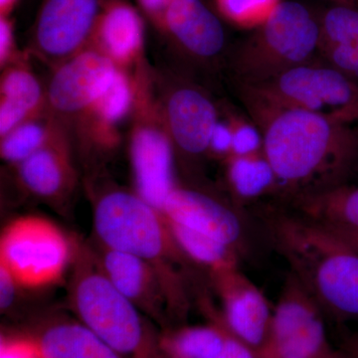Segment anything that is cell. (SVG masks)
Returning <instances> with one entry per match:
<instances>
[{
  "label": "cell",
  "instance_id": "cell-1",
  "mask_svg": "<svg viewBox=\"0 0 358 358\" xmlns=\"http://www.w3.org/2000/svg\"><path fill=\"white\" fill-rule=\"evenodd\" d=\"M353 124L307 110H284L257 122L277 182L273 199L289 204L348 182L358 160Z\"/></svg>",
  "mask_w": 358,
  "mask_h": 358
},
{
  "label": "cell",
  "instance_id": "cell-2",
  "mask_svg": "<svg viewBox=\"0 0 358 358\" xmlns=\"http://www.w3.org/2000/svg\"><path fill=\"white\" fill-rule=\"evenodd\" d=\"M258 216L320 310L338 320H358L357 250L324 224L277 200L261 204Z\"/></svg>",
  "mask_w": 358,
  "mask_h": 358
},
{
  "label": "cell",
  "instance_id": "cell-3",
  "mask_svg": "<svg viewBox=\"0 0 358 358\" xmlns=\"http://www.w3.org/2000/svg\"><path fill=\"white\" fill-rule=\"evenodd\" d=\"M94 229L105 248L131 254L150 264L164 282L169 313L178 320L185 317L189 303L174 264L187 258L173 239L162 212L138 194L109 192L96 202Z\"/></svg>",
  "mask_w": 358,
  "mask_h": 358
},
{
  "label": "cell",
  "instance_id": "cell-4",
  "mask_svg": "<svg viewBox=\"0 0 358 358\" xmlns=\"http://www.w3.org/2000/svg\"><path fill=\"white\" fill-rule=\"evenodd\" d=\"M71 286L78 319L122 358H162L159 334L147 315L122 296L100 267L84 257Z\"/></svg>",
  "mask_w": 358,
  "mask_h": 358
},
{
  "label": "cell",
  "instance_id": "cell-5",
  "mask_svg": "<svg viewBox=\"0 0 358 358\" xmlns=\"http://www.w3.org/2000/svg\"><path fill=\"white\" fill-rule=\"evenodd\" d=\"M319 17L296 1H281L233 56L236 84H255L315 60Z\"/></svg>",
  "mask_w": 358,
  "mask_h": 358
},
{
  "label": "cell",
  "instance_id": "cell-6",
  "mask_svg": "<svg viewBox=\"0 0 358 358\" xmlns=\"http://www.w3.org/2000/svg\"><path fill=\"white\" fill-rule=\"evenodd\" d=\"M250 120L257 124L284 110L331 115L358 96V85L326 63L296 66L255 84H236Z\"/></svg>",
  "mask_w": 358,
  "mask_h": 358
},
{
  "label": "cell",
  "instance_id": "cell-7",
  "mask_svg": "<svg viewBox=\"0 0 358 358\" xmlns=\"http://www.w3.org/2000/svg\"><path fill=\"white\" fill-rule=\"evenodd\" d=\"M70 258L67 238L45 219L20 218L2 233L0 266L23 288H39L58 281Z\"/></svg>",
  "mask_w": 358,
  "mask_h": 358
},
{
  "label": "cell",
  "instance_id": "cell-8",
  "mask_svg": "<svg viewBox=\"0 0 358 358\" xmlns=\"http://www.w3.org/2000/svg\"><path fill=\"white\" fill-rule=\"evenodd\" d=\"M334 352L322 310L289 272L257 358H327Z\"/></svg>",
  "mask_w": 358,
  "mask_h": 358
},
{
  "label": "cell",
  "instance_id": "cell-9",
  "mask_svg": "<svg viewBox=\"0 0 358 358\" xmlns=\"http://www.w3.org/2000/svg\"><path fill=\"white\" fill-rule=\"evenodd\" d=\"M209 272L222 303L220 313L224 324L231 334L257 353L267 338L272 320L267 299L238 268L237 264Z\"/></svg>",
  "mask_w": 358,
  "mask_h": 358
},
{
  "label": "cell",
  "instance_id": "cell-10",
  "mask_svg": "<svg viewBox=\"0 0 358 358\" xmlns=\"http://www.w3.org/2000/svg\"><path fill=\"white\" fill-rule=\"evenodd\" d=\"M99 267L141 313L166 327L169 296L162 278L150 264L131 254L105 248Z\"/></svg>",
  "mask_w": 358,
  "mask_h": 358
},
{
  "label": "cell",
  "instance_id": "cell-11",
  "mask_svg": "<svg viewBox=\"0 0 358 358\" xmlns=\"http://www.w3.org/2000/svg\"><path fill=\"white\" fill-rule=\"evenodd\" d=\"M162 213L166 220L201 233L238 250L243 237L241 221L230 207L197 190L174 187Z\"/></svg>",
  "mask_w": 358,
  "mask_h": 358
},
{
  "label": "cell",
  "instance_id": "cell-12",
  "mask_svg": "<svg viewBox=\"0 0 358 358\" xmlns=\"http://www.w3.org/2000/svg\"><path fill=\"white\" fill-rule=\"evenodd\" d=\"M117 71L109 56L84 52L54 75L49 87V101L56 110L65 113L93 107Z\"/></svg>",
  "mask_w": 358,
  "mask_h": 358
},
{
  "label": "cell",
  "instance_id": "cell-13",
  "mask_svg": "<svg viewBox=\"0 0 358 358\" xmlns=\"http://www.w3.org/2000/svg\"><path fill=\"white\" fill-rule=\"evenodd\" d=\"M99 0H45L36 23L44 53L65 56L84 43L96 22Z\"/></svg>",
  "mask_w": 358,
  "mask_h": 358
},
{
  "label": "cell",
  "instance_id": "cell-14",
  "mask_svg": "<svg viewBox=\"0 0 358 358\" xmlns=\"http://www.w3.org/2000/svg\"><path fill=\"white\" fill-rule=\"evenodd\" d=\"M131 152L138 195L162 212L176 187L173 150L169 138L157 129H140L134 134Z\"/></svg>",
  "mask_w": 358,
  "mask_h": 358
},
{
  "label": "cell",
  "instance_id": "cell-15",
  "mask_svg": "<svg viewBox=\"0 0 358 358\" xmlns=\"http://www.w3.org/2000/svg\"><path fill=\"white\" fill-rule=\"evenodd\" d=\"M167 122L174 143L190 155L204 154L210 148L218 121L217 110L201 92L176 90L167 102Z\"/></svg>",
  "mask_w": 358,
  "mask_h": 358
},
{
  "label": "cell",
  "instance_id": "cell-16",
  "mask_svg": "<svg viewBox=\"0 0 358 358\" xmlns=\"http://www.w3.org/2000/svg\"><path fill=\"white\" fill-rule=\"evenodd\" d=\"M162 21L178 43L192 55L211 58L222 51L223 26L201 0H173Z\"/></svg>",
  "mask_w": 358,
  "mask_h": 358
},
{
  "label": "cell",
  "instance_id": "cell-17",
  "mask_svg": "<svg viewBox=\"0 0 358 358\" xmlns=\"http://www.w3.org/2000/svg\"><path fill=\"white\" fill-rule=\"evenodd\" d=\"M324 63L358 85V8L334 6L319 17Z\"/></svg>",
  "mask_w": 358,
  "mask_h": 358
},
{
  "label": "cell",
  "instance_id": "cell-18",
  "mask_svg": "<svg viewBox=\"0 0 358 358\" xmlns=\"http://www.w3.org/2000/svg\"><path fill=\"white\" fill-rule=\"evenodd\" d=\"M202 310L209 322L202 326L164 327L159 333L162 358H217L222 352L227 327L220 312L208 301L202 300Z\"/></svg>",
  "mask_w": 358,
  "mask_h": 358
},
{
  "label": "cell",
  "instance_id": "cell-19",
  "mask_svg": "<svg viewBox=\"0 0 358 358\" xmlns=\"http://www.w3.org/2000/svg\"><path fill=\"white\" fill-rule=\"evenodd\" d=\"M29 336L44 358H122L80 320H54Z\"/></svg>",
  "mask_w": 358,
  "mask_h": 358
},
{
  "label": "cell",
  "instance_id": "cell-20",
  "mask_svg": "<svg viewBox=\"0 0 358 358\" xmlns=\"http://www.w3.org/2000/svg\"><path fill=\"white\" fill-rule=\"evenodd\" d=\"M20 176L30 192L43 199H55L67 189L72 169L66 152L51 141L20 162Z\"/></svg>",
  "mask_w": 358,
  "mask_h": 358
},
{
  "label": "cell",
  "instance_id": "cell-21",
  "mask_svg": "<svg viewBox=\"0 0 358 358\" xmlns=\"http://www.w3.org/2000/svg\"><path fill=\"white\" fill-rule=\"evenodd\" d=\"M225 162L228 185L238 201L245 204L263 197L274 196L275 176L263 150L233 155Z\"/></svg>",
  "mask_w": 358,
  "mask_h": 358
},
{
  "label": "cell",
  "instance_id": "cell-22",
  "mask_svg": "<svg viewBox=\"0 0 358 358\" xmlns=\"http://www.w3.org/2000/svg\"><path fill=\"white\" fill-rule=\"evenodd\" d=\"M101 43L112 60L128 61L140 51L143 43V22L129 6L115 3L101 17L98 25Z\"/></svg>",
  "mask_w": 358,
  "mask_h": 358
},
{
  "label": "cell",
  "instance_id": "cell-23",
  "mask_svg": "<svg viewBox=\"0 0 358 358\" xmlns=\"http://www.w3.org/2000/svg\"><path fill=\"white\" fill-rule=\"evenodd\" d=\"M287 205L320 223L358 231V185L343 183Z\"/></svg>",
  "mask_w": 358,
  "mask_h": 358
},
{
  "label": "cell",
  "instance_id": "cell-24",
  "mask_svg": "<svg viewBox=\"0 0 358 358\" xmlns=\"http://www.w3.org/2000/svg\"><path fill=\"white\" fill-rule=\"evenodd\" d=\"M41 100V89L28 71H9L2 80L0 134L6 136L25 122Z\"/></svg>",
  "mask_w": 358,
  "mask_h": 358
},
{
  "label": "cell",
  "instance_id": "cell-25",
  "mask_svg": "<svg viewBox=\"0 0 358 358\" xmlns=\"http://www.w3.org/2000/svg\"><path fill=\"white\" fill-rule=\"evenodd\" d=\"M166 221L173 239L186 258L209 271L237 264L238 250L185 226Z\"/></svg>",
  "mask_w": 358,
  "mask_h": 358
},
{
  "label": "cell",
  "instance_id": "cell-26",
  "mask_svg": "<svg viewBox=\"0 0 358 358\" xmlns=\"http://www.w3.org/2000/svg\"><path fill=\"white\" fill-rule=\"evenodd\" d=\"M2 138V157L18 164L52 141L46 128L33 122H22Z\"/></svg>",
  "mask_w": 358,
  "mask_h": 358
},
{
  "label": "cell",
  "instance_id": "cell-27",
  "mask_svg": "<svg viewBox=\"0 0 358 358\" xmlns=\"http://www.w3.org/2000/svg\"><path fill=\"white\" fill-rule=\"evenodd\" d=\"M280 2V0H217V6L220 13L235 24L258 27Z\"/></svg>",
  "mask_w": 358,
  "mask_h": 358
},
{
  "label": "cell",
  "instance_id": "cell-28",
  "mask_svg": "<svg viewBox=\"0 0 358 358\" xmlns=\"http://www.w3.org/2000/svg\"><path fill=\"white\" fill-rule=\"evenodd\" d=\"M131 103V89L128 79L122 72L117 71L109 86L93 107L103 121L115 122L128 113Z\"/></svg>",
  "mask_w": 358,
  "mask_h": 358
},
{
  "label": "cell",
  "instance_id": "cell-29",
  "mask_svg": "<svg viewBox=\"0 0 358 358\" xmlns=\"http://www.w3.org/2000/svg\"><path fill=\"white\" fill-rule=\"evenodd\" d=\"M229 124L232 131V152L230 157L263 150L262 134L251 120L247 121L240 117H232Z\"/></svg>",
  "mask_w": 358,
  "mask_h": 358
},
{
  "label": "cell",
  "instance_id": "cell-30",
  "mask_svg": "<svg viewBox=\"0 0 358 358\" xmlns=\"http://www.w3.org/2000/svg\"><path fill=\"white\" fill-rule=\"evenodd\" d=\"M0 358H44L36 341L29 334L2 336Z\"/></svg>",
  "mask_w": 358,
  "mask_h": 358
},
{
  "label": "cell",
  "instance_id": "cell-31",
  "mask_svg": "<svg viewBox=\"0 0 358 358\" xmlns=\"http://www.w3.org/2000/svg\"><path fill=\"white\" fill-rule=\"evenodd\" d=\"M214 155L225 157V160L230 157L232 152V131L229 122H218L212 134L210 148Z\"/></svg>",
  "mask_w": 358,
  "mask_h": 358
},
{
  "label": "cell",
  "instance_id": "cell-32",
  "mask_svg": "<svg viewBox=\"0 0 358 358\" xmlns=\"http://www.w3.org/2000/svg\"><path fill=\"white\" fill-rule=\"evenodd\" d=\"M20 287L13 275L6 268L0 266V308L2 312H6L13 306L16 289Z\"/></svg>",
  "mask_w": 358,
  "mask_h": 358
},
{
  "label": "cell",
  "instance_id": "cell-33",
  "mask_svg": "<svg viewBox=\"0 0 358 358\" xmlns=\"http://www.w3.org/2000/svg\"><path fill=\"white\" fill-rule=\"evenodd\" d=\"M226 326V324H225ZM217 358H257L256 353L231 334L227 327L225 346Z\"/></svg>",
  "mask_w": 358,
  "mask_h": 358
},
{
  "label": "cell",
  "instance_id": "cell-34",
  "mask_svg": "<svg viewBox=\"0 0 358 358\" xmlns=\"http://www.w3.org/2000/svg\"><path fill=\"white\" fill-rule=\"evenodd\" d=\"M13 44V25L7 17L0 20V58L1 62L6 61L10 54Z\"/></svg>",
  "mask_w": 358,
  "mask_h": 358
},
{
  "label": "cell",
  "instance_id": "cell-35",
  "mask_svg": "<svg viewBox=\"0 0 358 358\" xmlns=\"http://www.w3.org/2000/svg\"><path fill=\"white\" fill-rule=\"evenodd\" d=\"M329 115L334 121L338 122L350 124V122H358V96L350 105Z\"/></svg>",
  "mask_w": 358,
  "mask_h": 358
},
{
  "label": "cell",
  "instance_id": "cell-36",
  "mask_svg": "<svg viewBox=\"0 0 358 358\" xmlns=\"http://www.w3.org/2000/svg\"><path fill=\"white\" fill-rule=\"evenodd\" d=\"M324 224V223H322ZM329 230L333 231L334 234L338 235L341 239H343L346 244L350 245L352 248L358 252V231L352 229V228L345 227L341 225H329L324 224Z\"/></svg>",
  "mask_w": 358,
  "mask_h": 358
},
{
  "label": "cell",
  "instance_id": "cell-37",
  "mask_svg": "<svg viewBox=\"0 0 358 358\" xmlns=\"http://www.w3.org/2000/svg\"><path fill=\"white\" fill-rule=\"evenodd\" d=\"M147 13L159 20H164V13L173 0H138Z\"/></svg>",
  "mask_w": 358,
  "mask_h": 358
},
{
  "label": "cell",
  "instance_id": "cell-38",
  "mask_svg": "<svg viewBox=\"0 0 358 358\" xmlns=\"http://www.w3.org/2000/svg\"><path fill=\"white\" fill-rule=\"evenodd\" d=\"M343 350L350 358H358V334L346 336L343 341Z\"/></svg>",
  "mask_w": 358,
  "mask_h": 358
},
{
  "label": "cell",
  "instance_id": "cell-39",
  "mask_svg": "<svg viewBox=\"0 0 358 358\" xmlns=\"http://www.w3.org/2000/svg\"><path fill=\"white\" fill-rule=\"evenodd\" d=\"M17 0H0V14L1 17H7V14L13 10Z\"/></svg>",
  "mask_w": 358,
  "mask_h": 358
},
{
  "label": "cell",
  "instance_id": "cell-40",
  "mask_svg": "<svg viewBox=\"0 0 358 358\" xmlns=\"http://www.w3.org/2000/svg\"><path fill=\"white\" fill-rule=\"evenodd\" d=\"M336 6H346L357 7V0H331Z\"/></svg>",
  "mask_w": 358,
  "mask_h": 358
},
{
  "label": "cell",
  "instance_id": "cell-41",
  "mask_svg": "<svg viewBox=\"0 0 358 358\" xmlns=\"http://www.w3.org/2000/svg\"><path fill=\"white\" fill-rule=\"evenodd\" d=\"M327 358H350L348 357V353L343 352V350H334L331 355Z\"/></svg>",
  "mask_w": 358,
  "mask_h": 358
},
{
  "label": "cell",
  "instance_id": "cell-42",
  "mask_svg": "<svg viewBox=\"0 0 358 358\" xmlns=\"http://www.w3.org/2000/svg\"><path fill=\"white\" fill-rule=\"evenodd\" d=\"M358 173V160L357 162V166L355 167V171H353V173Z\"/></svg>",
  "mask_w": 358,
  "mask_h": 358
}]
</instances>
